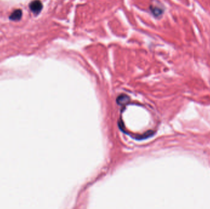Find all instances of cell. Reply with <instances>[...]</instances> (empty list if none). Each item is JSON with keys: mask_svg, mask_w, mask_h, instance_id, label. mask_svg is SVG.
<instances>
[{"mask_svg": "<svg viewBox=\"0 0 210 209\" xmlns=\"http://www.w3.org/2000/svg\"><path fill=\"white\" fill-rule=\"evenodd\" d=\"M29 8L35 14H39L42 9V4L39 0H35L29 5Z\"/></svg>", "mask_w": 210, "mask_h": 209, "instance_id": "cell-1", "label": "cell"}, {"mask_svg": "<svg viewBox=\"0 0 210 209\" xmlns=\"http://www.w3.org/2000/svg\"><path fill=\"white\" fill-rule=\"evenodd\" d=\"M22 16V11L20 9L14 11L9 16V19L13 21H18L20 20Z\"/></svg>", "mask_w": 210, "mask_h": 209, "instance_id": "cell-2", "label": "cell"}, {"mask_svg": "<svg viewBox=\"0 0 210 209\" xmlns=\"http://www.w3.org/2000/svg\"><path fill=\"white\" fill-rule=\"evenodd\" d=\"M128 99H128V98L127 96L122 95V96H120L117 98V102L119 104H126L128 102Z\"/></svg>", "mask_w": 210, "mask_h": 209, "instance_id": "cell-3", "label": "cell"}, {"mask_svg": "<svg viewBox=\"0 0 210 209\" xmlns=\"http://www.w3.org/2000/svg\"><path fill=\"white\" fill-rule=\"evenodd\" d=\"M152 12L156 16H160V15L162 14V11L160 8H154L152 9Z\"/></svg>", "mask_w": 210, "mask_h": 209, "instance_id": "cell-4", "label": "cell"}]
</instances>
